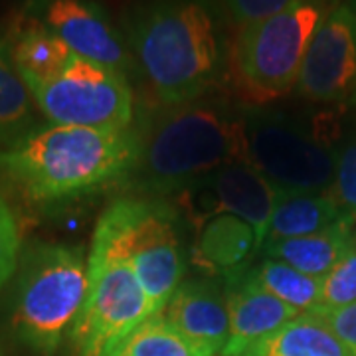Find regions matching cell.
Listing matches in <instances>:
<instances>
[{"mask_svg": "<svg viewBox=\"0 0 356 356\" xmlns=\"http://www.w3.org/2000/svg\"><path fill=\"white\" fill-rule=\"evenodd\" d=\"M140 143L135 129L99 131L51 123L0 147V178L30 202H64L129 175L137 165Z\"/></svg>", "mask_w": 356, "mask_h": 356, "instance_id": "1", "label": "cell"}, {"mask_svg": "<svg viewBox=\"0 0 356 356\" xmlns=\"http://www.w3.org/2000/svg\"><path fill=\"white\" fill-rule=\"evenodd\" d=\"M129 46L154 97L180 107L216 83L229 50L212 0H151L131 18Z\"/></svg>", "mask_w": 356, "mask_h": 356, "instance_id": "2", "label": "cell"}, {"mask_svg": "<svg viewBox=\"0 0 356 356\" xmlns=\"http://www.w3.org/2000/svg\"><path fill=\"white\" fill-rule=\"evenodd\" d=\"M232 163H245V121L228 111L188 103L165 115L140 143L139 186L153 194L186 191Z\"/></svg>", "mask_w": 356, "mask_h": 356, "instance_id": "3", "label": "cell"}, {"mask_svg": "<svg viewBox=\"0 0 356 356\" xmlns=\"http://www.w3.org/2000/svg\"><path fill=\"white\" fill-rule=\"evenodd\" d=\"M89 289L81 248L38 243L20 264L10 313L16 341L38 356H54L79 317Z\"/></svg>", "mask_w": 356, "mask_h": 356, "instance_id": "4", "label": "cell"}, {"mask_svg": "<svg viewBox=\"0 0 356 356\" xmlns=\"http://www.w3.org/2000/svg\"><path fill=\"white\" fill-rule=\"evenodd\" d=\"M89 289L70 332L76 356H119L145 321L159 315L129 264L119 238L103 220L88 257Z\"/></svg>", "mask_w": 356, "mask_h": 356, "instance_id": "5", "label": "cell"}, {"mask_svg": "<svg viewBox=\"0 0 356 356\" xmlns=\"http://www.w3.org/2000/svg\"><path fill=\"white\" fill-rule=\"evenodd\" d=\"M329 10L327 0H297L283 13L240 28L228 64L248 102H273L297 86L309 44Z\"/></svg>", "mask_w": 356, "mask_h": 356, "instance_id": "6", "label": "cell"}, {"mask_svg": "<svg viewBox=\"0 0 356 356\" xmlns=\"http://www.w3.org/2000/svg\"><path fill=\"white\" fill-rule=\"evenodd\" d=\"M99 220L119 238L143 291L161 313L184 275V255L172 208L156 200L119 198Z\"/></svg>", "mask_w": 356, "mask_h": 356, "instance_id": "7", "label": "cell"}, {"mask_svg": "<svg viewBox=\"0 0 356 356\" xmlns=\"http://www.w3.org/2000/svg\"><path fill=\"white\" fill-rule=\"evenodd\" d=\"M36 107L56 125L125 131L135 115L127 76L74 56L51 81H26Z\"/></svg>", "mask_w": 356, "mask_h": 356, "instance_id": "8", "label": "cell"}, {"mask_svg": "<svg viewBox=\"0 0 356 356\" xmlns=\"http://www.w3.org/2000/svg\"><path fill=\"white\" fill-rule=\"evenodd\" d=\"M245 163L277 194H317L332 186L337 154L317 139L273 119L245 123Z\"/></svg>", "mask_w": 356, "mask_h": 356, "instance_id": "9", "label": "cell"}, {"mask_svg": "<svg viewBox=\"0 0 356 356\" xmlns=\"http://www.w3.org/2000/svg\"><path fill=\"white\" fill-rule=\"evenodd\" d=\"M295 88L315 103L343 102L356 93V8L337 4L323 18Z\"/></svg>", "mask_w": 356, "mask_h": 356, "instance_id": "10", "label": "cell"}, {"mask_svg": "<svg viewBox=\"0 0 356 356\" xmlns=\"http://www.w3.org/2000/svg\"><path fill=\"white\" fill-rule=\"evenodd\" d=\"M277 191L248 163H232L184 191V202L196 220L229 214L248 222L264 248Z\"/></svg>", "mask_w": 356, "mask_h": 356, "instance_id": "11", "label": "cell"}, {"mask_svg": "<svg viewBox=\"0 0 356 356\" xmlns=\"http://www.w3.org/2000/svg\"><path fill=\"white\" fill-rule=\"evenodd\" d=\"M40 22L76 56L127 76L135 64L107 14L93 0H36Z\"/></svg>", "mask_w": 356, "mask_h": 356, "instance_id": "12", "label": "cell"}, {"mask_svg": "<svg viewBox=\"0 0 356 356\" xmlns=\"http://www.w3.org/2000/svg\"><path fill=\"white\" fill-rule=\"evenodd\" d=\"M226 287L229 332L222 356H242L250 344L301 315L295 307L261 289L250 277V269L226 277Z\"/></svg>", "mask_w": 356, "mask_h": 356, "instance_id": "13", "label": "cell"}, {"mask_svg": "<svg viewBox=\"0 0 356 356\" xmlns=\"http://www.w3.org/2000/svg\"><path fill=\"white\" fill-rule=\"evenodd\" d=\"M161 315L198 348L216 356L228 343L226 297L212 281L191 280L178 285Z\"/></svg>", "mask_w": 356, "mask_h": 356, "instance_id": "14", "label": "cell"}, {"mask_svg": "<svg viewBox=\"0 0 356 356\" xmlns=\"http://www.w3.org/2000/svg\"><path fill=\"white\" fill-rule=\"evenodd\" d=\"M255 250L259 248L254 228L240 218L220 214L200 224L192 261L208 273L229 277L248 269Z\"/></svg>", "mask_w": 356, "mask_h": 356, "instance_id": "15", "label": "cell"}, {"mask_svg": "<svg viewBox=\"0 0 356 356\" xmlns=\"http://www.w3.org/2000/svg\"><path fill=\"white\" fill-rule=\"evenodd\" d=\"M353 224L355 220H344L341 224L318 234L266 242L264 243L266 257L280 259L283 264L299 269L305 275L321 280L339 264V259L355 243Z\"/></svg>", "mask_w": 356, "mask_h": 356, "instance_id": "16", "label": "cell"}, {"mask_svg": "<svg viewBox=\"0 0 356 356\" xmlns=\"http://www.w3.org/2000/svg\"><path fill=\"white\" fill-rule=\"evenodd\" d=\"M353 220L331 194H277L271 214L267 242L318 234Z\"/></svg>", "mask_w": 356, "mask_h": 356, "instance_id": "17", "label": "cell"}, {"mask_svg": "<svg viewBox=\"0 0 356 356\" xmlns=\"http://www.w3.org/2000/svg\"><path fill=\"white\" fill-rule=\"evenodd\" d=\"M8 44L10 58L24 81H51L64 72L74 51L44 22L30 16Z\"/></svg>", "mask_w": 356, "mask_h": 356, "instance_id": "18", "label": "cell"}, {"mask_svg": "<svg viewBox=\"0 0 356 356\" xmlns=\"http://www.w3.org/2000/svg\"><path fill=\"white\" fill-rule=\"evenodd\" d=\"M242 356H350V353L321 318L301 313L250 344Z\"/></svg>", "mask_w": 356, "mask_h": 356, "instance_id": "19", "label": "cell"}, {"mask_svg": "<svg viewBox=\"0 0 356 356\" xmlns=\"http://www.w3.org/2000/svg\"><path fill=\"white\" fill-rule=\"evenodd\" d=\"M36 102L18 74L6 40L0 42V145L14 143L32 131Z\"/></svg>", "mask_w": 356, "mask_h": 356, "instance_id": "20", "label": "cell"}, {"mask_svg": "<svg viewBox=\"0 0 356 356\" xmlns=\"http://www.w3.org/2000/svg\"><path fill=\"white\" fill-rule=\"evenodd\" d=\"M250 277L261 289L275 295L283 303L295 307L301 313H307L318 305L321 280L305 275L280 259L266 257L259 266L250 269Z\"/></svg>", "mask_w": 356, "mask_h": 356, "instance_id": "21", "label": "cell"}, {"mask_svg": "<svg viewBox=\"0 0 356 356\" xmlns=\"http://www.w3.org/2000/svg\"><path fill=\"white\" fill-rule=\"evenodd\" d=\"M119 356H212L198 348L166 321L161 313L145 321Z\"/></svg>", "mask_w": 356, "mask_h": 356, "instance_id": "22", "label": "cell"}, {"mask_svg": "<svg viewBox=\"0 0 356 356\" xmlns=\"http://www.w3.org/2000/svg\"><path fill=\"white\" fill-rule=\"evenodd\" d=\"M356 303V248L355 243L339 259L331 271L321 277V299L323 309H337ZM315 309V307H313Z\"/></svg>", "mask_w": 356, "mask_h": 356, "instance_id": "23", "label": "cell"}, {"mask_svg": "<svg viewBox=\"0 0 356 356\" xmlns=\"http://www.w3.org/2000/svg\"><path fill=\"white\" fill-rule=\"evenodd\" d=\"M332 198L356 222V140L348 143L337 156Z\"/></svg>", "mask_w": 356, "mask_h": 356, "instance_id": "24", "label": "cell"}, {"mask_svg": "<svg viewBox=\"0 0 356 356\" xmlns=\"http://www.w3.org/2000/svg\"><path fill=\"white\" fill-rule=\"evenodd\" d=\"M20 254V229L13 208L0 196V289L13 277Z\"/></svg>", "mask_w": 356, "mask_h": 356, "instance_id": "25", "label": "cell"}, {"mask_svg": "<svg viewBox=\"0 0 356 356\" xmlns=\"http://www.w3.org/2000/svg\"><path fill=\"white\" fill-rule=\"evenodd\" d=\"M224 2L229 18L242 28L287 10L297 0H224Z\"/></svg>", "mask_w": 356, "mask_h": 356, "instance_id": "26", "label": "cell"}, {"mask_svg": "<svg viewBox=\"0 0 356 356\" xmlns=\"http://www.w3.org/2000/svg\"><path fill=\"white\" fill-rule=\"evenodd\" d=\"M307 313L321 318L337 334V339L346 346L350 356H356V303L346 307H337V309L315 307V309H311Z\"/></svg>", "mask_w": 356, "mask_h": 356, "instance_id": "27", "label": "cell"}, {"mask_svg": "<svg viewBox=\"0 0 356 356\" xmlns=\"http://www.w3.org/2000/svg\"><path fill=\"white\" fill-rule=\"evenodd\" d=\"M0 356H4V353H2V350H0Z\"/></svg>", "mask_w": 356, "mask_h": 356, "instance_id": "28", "label": "cell"}, {"mask_svg": "<svg viewBox=\"0 0 356 356\" xmlns=\"http://www.w3.org/2000/svg\"><path fill=\"white\" fill-rule=\"evenodd\" d=\"M355 248H356V238H355Z\"/></svg>", "mask_w": 356, "mask_h": 356, "instance_id": "29", "label": "cell"}, {"mask_svg": "<svg viewBox=\"0 0 356 356\" xmlns=\"http://www.w3.org/2000/svg\"><path fill=\"white\" fill-rule=\"evenodd\" d=\"M355 2H356V0H355Z\"/></svg>", "mask_w": 356, "mask_h": 356, "instance_id": "30", "label": "cell"}]
</instances>
